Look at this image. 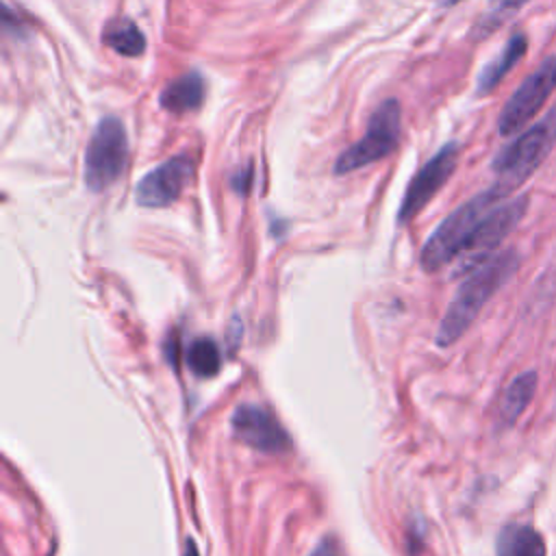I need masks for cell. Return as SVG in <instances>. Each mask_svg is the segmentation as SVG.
Masks as SVG:
<instances>
[{"label":"cell","mask_w":556,"mask_h":556,"mask_svg":"<svg viewBox=\"0 0 556 556\" xmlns=\"http://www.w3.org/2000/svg\"><path fill=\"white\" fill-rule=\"evenodd\" d=\"M187 363L191 367V371L200 378H208L215 376L222 367V354L219 348L213 339L208 337H198L187 352Z\"/></svg>","instance_id":"16"},{"label":"cell","mask_w":556,"mask_h":556,"mask_svg":"<svg viewBox=\"0 0 556 556\" xmlns=\"http://www.w3.org/2000/svg\"><path fill=\"white\" fill-rule=\"evenodd\" d=\"M308 556H343V554H341V545L337 543V539L326 536L324 541L317 543V547Z\"/></svg>","instance_id":"18"},{"label":"cell","mask_w":556,"mask_h":556,"mask_svg":"<svg viewBox=\"0 0 556 556\" xmlns=\"http://www.w3.org/2000/svg\"><path fill=\"white\" fill-rule=\"evenodd\" d=\"M128 135L117 117H102L85 150V185L91 191L109 189L126 169Z\"/></svg>","instance_id":"4"},{"label":"cell","mask_w":556,"mask_h":556,"mask_svg":"<svg viewBox=\"0 0 556 556\" xmlns=\"http://www.w3.org/2000/svg\"><path fill=\"white\" fill-rule=\"evenodd\" d=\"M554 89H556V56H549L530 76H526L521 85L513 91V96L506 100L497 117V132L502 137H510L523 130L534 119V115L547 104Z\"/></svg>","instance_id":"6"},{"label":"cell","mask_w":556,"mask_h":556,"mask_svg":"<svg viewBox=\"0 0 556 556\" xmlns=\"http://www.w3.org/2000/svg\"><path fill=\"white\" fill-rule=\"evenodd\" d=\"M517 267H519L517 250H506L489 256L478 267L469 269L437 328V337H434L437 345L447 348L456 343L476 321L484 304L517 271Z\"/></svg>","instance_id":"1"},{"label":"cell","mask_w":556,"mask_h":556,"mask_svg":"<svg viewBox=\"0 0 556 556\" xmlns=\"http://www.w3.org/2000/svg\"><path fill=\"white\" fill-rule=\"evenodd\" d=\"M528 195H517L513 200H504L500 202L495 208H491L482 222L478 224V228L473 230L471 239L467 241L458 265V274H467L469 269L478 267L482 261H486L489 256L495 254V250L500 248V243L517 228V224L523 219L526 211H528Z\"/></svg>","instance_id":"7"},{"label":"cell","mask_w":556,"mask_h":556,"mask_svg":"<svg viewBox=\"0 0 556 556\" xmlns=\"http://www.w3.org/2000/svg\"><path fill=\"white\" fill-rule=\"evenodd\" d=\"M193 167H195L193 161L185 154L163 161L139 180L135 189L137 204L146 208L169 206L180 198V193L189 185L193 176Z\"/></svg>","instance_id":"10"},{"label":"cell","mask_w":556,"mask_h":556,"mask_svg":"<svg viewBox=\"0 0 556 556\" xmlns=\"http://www.w3.org/2000/svg\"><path fill=\"white\" fill-rule=\"evenodd\" d=\"M545 126L549 128V132H552V137L556 135V104H554V109L549 111V115L545 117Z\"/></svg>","instance_id":"20"},{"label":"cell","mask_w":556,"mask_h":556,"mask_svg":"<svg viewBox=\"0 0 556 556\" xmlns=\"http://www.w3.org/2000/svg\"><path fill=\"white\" fill-rule=\"evenodd\" d=\"M536 387H539L536 371H523L508 382V387L504 389V393L500 397V406H497V417H500L502 426L517 424V419L530 406V402L536 393Z\"/></svg>","instance_id":"12"},{"label":"cell","mask_w":556,"mask_h":556,"mask_svg":"<svg viewBox=\"0 0 556 556\" xmlns=\"http://www.w3.org/2000/svg\"><path fill=\"white\" fill-rule=\"evenodd\" d=\"M206 85L200 72H187L172 83L165 85V89L159 96V102L169 113H189L200 109L204 102Z\"/></svg>","instance_id":"11"},{"label":"cell","mask_w":556,"mask_h":556,"mask_svg":"<svg viewBox=\"0 0 556 556\" xmlns=\"http://www.w3.org/2000/svg\"><path fill=\"white\" fill-rule=\"evenodd\" d=\"M508 193L500 185H491L489 189L480 191L471 200L463 202L458 208H454L428 237V241L421 248L419 263L426 271H439L454 258H458L471 239L473 230L482 222V217L495 208L500 202H504Z\"/></svg>","instance_id":"2"},{"label":"cell","mask_w":556,"mask_h":556,"mask_svg":"<svg viewBox=\"0 0 556 556\" xmlns=\"http://www.w3.org/2000/svg\"><path fill=\"white\" fill-rule=\"evenodd\" d=\"M250 180H252V167H245V172H237V176L232 178V187L239 191V193H245L248 187H250Z\"/></svg>","instance_id":"19"},{"label":"cell","mask_w":556,"mask_h":556,"mask_svg":"<svg viewBox=\"0 0 556 556\" xmlns=\"http://www.w3.org/2000/svg\"><path fill=\"white\" fill-rule=\"evenodd\" d=\"M526 50H528V39H526V35H521V33L513 35V37L504 43V48L500 50V54H497L491 63H486V65L482 67V72H480V76H478V83H476V85H478V93H480V96L491 93V91L504 80V76L523 59Z\"/></svg>","instance_id":"13"},{"label":"cell","mask_w":556,"mask_h":556,"mask_svg":"<svg viewBox=\"0 0 556 556\" xmlns=\"http://www.w3.org/2000/svg\"><path fill=\"white\" fill-rule=\"evenodd\" d=\"M495 556H547V547L532 526L508 523L497 534Z\"/></svg>","instance_id":"14"},{"label":"cell","mask_w":556,"mask_h":556,"mask_svg":"<svg viewBox=\"0 0 556 556\" xmlns=\"http://www.w3.org/2000/svg\"><path fill=\"white\" fill-rule=\"evenodd\" d=\"M185 556H198V549H195V545L189 541L187 543V547H185Z\"/></svg>","instance_id":"21"},{"label":"cell","mask_w":556,"mask_h":556,"mask_svg":"<svg viewBox=\"0 0 556 556\" xmlns=\"http://www.w3.org/2000/svg\"><path fill=\"white\" fill-rule=\"evenodd\" d=\"M102 41L124 56H139L146 50L143 33L128 17H117L109 22L102 30Z\"/></svg>","instance_id":"15"},{"label":"cell","mask_w":556,"mask_h":556,"mask_svg":"<svg viewBox=\"0 0 556 556\" xmlns=\"http://www.w3.org/2000/svg\"><path fill=\"white\" fill-rule=\"evenodd\" d=\"M530 0H495L491 9L476 24V37H486L495 28H500L506 20H510L519 9H523Z\"/></svg>","instance_id":"17"},{"label":"cell","mask_w":556,"mask_h":556,"mask_svg":"<svg viewBox=\"0 0 556 556\" xmlns=\"http://www.w3.org/2000/svg\"><path fill=\"white\" fill-rule=\"evenodd\" d=\"M456 163H458V146L450 141L439 152H434L432 159L413 176L397 211V219L402 224L408 222L413 215H417L432 200V195L454 174Z\"/></svg>","instance_id":"8"},{"label":"cell","mask_w":556,"mask_h":556,"mask_svg":"<svg viewBox=\"0 0 556 556\" xmlns=\"http://www.w3.org/2000/svg\"><path fill=\"white\" fill-rule=\"evenodd\" d=\"M232 432L245 445L263 454H282L291 450L289 432L278 424V419L263 406L241 404L230 417Z\"/></svg>","instance_id":"9"},{"label":"cell","mask_w":556,"mask_h":556,"mask_svg":"<svg viewBox=\"0 0 556 556\" xmlns=\"http://www.w3.org/2000/svg\"><path fill=\"white\" fill-rule=\"evenodd\" d=\"M400 128H402V109L400 102L389 98L376 106V111L369 115L365 135L345 148L337 163V174H350L354 169L367 167L384 156H389L400 141Z\"/></svg>","instance_id":"3"},{"label":"cell","mask_w":556,"mask_h":556,"mask_svg":"<svg viewBox=\"0 0 556 556\" xmlns=\"http://www.w3.org/2000/svg\"><path fill=\"white\" fill-rule=\"evenodd\" d=\"M549 148H552V132L545 126V122L526 128L493 159V172L497 174L495 185H500L510 195L539 169Z\"/></svg>","instance_id":"5"},{"label":"cell","mask_w":556,"mask_h":556,"mask_svg":"<svg viewBox=\"0 0 556 556\" xmlns=\"http://www.w3.org/2000/svg\"><path fill=\"white\" fill-rule=\"evenodd\" d=\"M443 4H456V2H460V0H441Z\"/></svg>","instance_id":"22"}]
</instances>
